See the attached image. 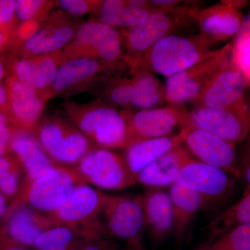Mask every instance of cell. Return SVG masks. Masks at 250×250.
Returning <instances> with one entry per match:
<instances>
[{
    "instance_id": "cell-1",
    "label": "cell",
    "mask_w": 250,
    "mask_h": 250,
    "mask_svg": "<svg viewBox=\"0 0 250 250\" xmlns=\"http://www.w3.org/2000/svg\"><path fill=\"white\" fill-rule=\"evenodd\" d=\"M67 119L80 129L97 149H126L132 143L123 110L102 100L87 103L62 104Z\"/></svg>"
},
{
    "instance_id": "cell-2",
    "label": "cell",
    "mask_w": 250,
    "mask_h": 250,
    "mask_svg": "<svg viewBox=\"0 0 250 250\" xmlns=\"http://www.w3.org/2000/svg\"><path fill=\"white\" fill-rule=\"evenodd\" d=\"M63 62L72 59H96L115 70L127 67L123 31L91 20L80 24L73 39L62 50Z\"/></svg>"
},
{
    "instance_id": "cell-3",
    "label": "cell",
    "mask_w": 250,
    "mask_h": 250,
    "mask_svg": "<svg viewBox=\"0 0 250 250\" xmlns=\"http://www.w3.org/2000/svg\"><path fill=\"white\" fill-rule=\"evenodd\" d=\"M213 44L200 34L166 36L153 46L134 72L146 70L167 78L213 55Z\"/></svg>"
},
{
    "instance_id": "cell-4",
    "label": "cell",
    "mask_w": 250,
    "mask_h": 250,
    "mask_svg": "<svg viewBox=\"0 0 250 250\" xmlns=\"http://www.w3.org/2000/svg\"><path fill=\"white\" fill-rule=\"evenodd\" d=\"M196 7L180 5L170 11H155L142 22L123 29L125 62L131 72L137 70L147 52L166 36L172 35L178 28L194 20Z\"/></svg>"
},
{
    "instance_id": "cell-5",
    "label": "cell",
    "mask_w": 250,
    "mask_h": 250,
    "mask_svg": "<svg viewBox=\"0 0 250 250\" xmlns=\"http://www.w3.org/2000/svg\"><path fill=\"white\" fill-rule=\"evenodd\" d=\"M33 133L54 166L58 167L73 168L95 149L69 119L56 116L42 118Z\"/></svg>"
},
{
    "instance_id": "cell-6",
    "label": "cell",
    "mask_w": 250,
    "mask_h": 250,
    "mask_svg": "<svg viewBox=\"0 0 250 250\" xmlns=\"http://www.w3.org/2000/svg\"><path fill=\"white\" fill-rule=\"evenodd\" d=\"M81 184H83L72 169L55 166L35 180H22L19 192L9 206L6 213L21 206L29 205L46 214L52 215Z\"/></svg>"
},
{
    "instance_id": "cell-7",
    "label": "cell",
    "mask_w": 250,
    "mask_h": 250,
    "mask_svg": "<svg viewBox=\"0 0 250 250\" xmlns=\"http://www.w3.org/2000/svg\"><path fill=\"white\" fill-rule=\"evenodd\" d=\"M72 169L82 184L98 189L120 190L136 184L124 156L109 149H93Z\"/></svg>"
},
{
    "instance_id": "cell-8",
    "label": "cell",
    "mask_w": 250,
    "mask_h": 250,
    "mask_svg": "<svg viewBox=\"0 0 250 250\" xmlns=\"http://www.w3.org/2000/svg\"><path fill=\"white\" fill-rule=\"evenodd\" d=\"M99 230L103 236L131 241L142 238L147 229L142 196H113L98 218Z\"/></svg>"
},
{
    "instance_id": "cell-9",
    "label": "cell",
    "mask_w": 250,
    "mask_h": 250,
    "mask_svg": "<svg viewBox=\"0 0 250 250\" xmlns=\"http://www.w3.org/2000/svg\"><path fill=\"white\" fill-rule=\"evenodd\" d=\"M233 42L216 49L213 55L187 70L167 77L165 85L166 101L171 106L190 103L202 93L230 55Z\"/></svg>"
},
{
    "instance_id": "cell-10",
    "label": "cell",
    "mask_w": 250,
    "mask_h": 250,
    "mask_svg": "<svg viewBox=\"0 0 250 250\" xmlns=\"http://www.w3.org/2000/svg\"><path fill=\"white\" fill-rule=\"evenodd\" d=\"M188 119L196 127L235 144L250 132V108L246 99L226 107H195L188 111Z\"/></svg>"
},
{
    "instance_id": "cell-11",
    "label": "cell",
    "mask_w": 250,
    "mask_h": 250,
    "mask_svg": "<svg viewBox=\"0 0 250 250\" xmlns=\"http://www.w3.org/2000/svg\"><path fill=\"white\" fill-rule=\"evenodd\" d=\"M179 134L186 149L196 160L222 169L234 177L241 176L235 143L196 127L188 119L181 126Z\"/></svg>"
},
{
    "instance_id": "cell-12",
    "label": "cell",
    "mask_w": 250,
    "mask_h": 250,
    "mask_svg": "<svg viewBox=\"0 0 250 250\" xmlns=\"http://www.w3.org/2000/svg\"><path fill=\"white\" fill-rule=\"evenodd\" d=\"M112 197L88 184H81L50 215L57 225L86 229L103 236L98 228V215Z\"/></svg>"
},
{
    "instance_id": "cell-13",
    "label": "cell",
    "mask_w": 250,
    "mask_h": 250,
    "mask_svg": "<svg viewBox=\"0 0 250 250\" xmlns=\"http://www.w3.org/2000/svg\"><path fill=\"white\" fill-rule=\"evenodd\" d=\"M123 111L129 125L132 143L170 136L188 119V111L183 106L169 105L165 107Z\"/></svg>"
},
{
    "instance_id": "cell-14",
    "label": "cell",
    "mask_w": 250,
    "mask_h": 250,
    "mask_svg": "<svg viewBox=\"0 0 250 250\" xmlns=\"http://www.w3.org/2000/svg\"><path fill=\"white\" fill-rule=\"evenodd\" d=\"M248 85L230 54L205 89L190 104L194 108L226 107L246 99L245 91Z\"/></svg>"
},
{
    "instance_id": "cell-15",
    "label": "cell",
    "mask_w": 250,
    "mask_h": 250,
    "mask_svg": "<svg viewBox=\"0 0 250 250\" xmlns=\"http://www.w3.org/2000/svg\"><path fill=\"white\" fill-rule=\"evenodd\" d=\"M177 183L201 195L206 207L223 201L233 187L232 177L228 172L195 159L184 166Z\"/></svg>"
},
{
    "instance_id": "cell-16",
    "label": "cell",
    "mask_w": 250,
    "mask_h": 250,
    "mask_svg": "<svg viewBox=\"0 0 250 250\" xmlns=\"http://www.w3.org/2000/svg\"><path fill=\"white\" fill-rule=\"evenodd\" d=\"M70 17L62 11L53 13L42 22L37 34L14 54L31 57L62 50L71 42L80 25Z\"/></svg>"
},
{
    "instance_id": "cell-17",
    "label": "cell",
    "mask_w": 250,
    "mask_h": 250,
    "mask_svg": "<svg viewBox=\"0 0 250 250\" xmlns=\"http://www.w3.org/2000/svg\"><path fill=\"white\" fill-rule=\"evenodd\" d=\"M115 70L96 59L79 58L65 61L59 67L47 100L58 95H72L83 91L100 80V75Z\"/></svg>"
},
{
    "instance_id": "cell-18",
    "label": "cell",
    "mask_w": 250,
    "mask_h": 250,
    "mask_svg": "<svg viewBox=\"0 0 250 250\" xmlns=\"http://www.w3.org/2000/svg\"><path fill=\"white\" fill-rule=\"evenodd\" d=\"M4 85L14 126L34 132L42 119L47 100L33 85L18 80L14 75L6 77Z\"/></svg>"
},
{
    "instance_id": "cell-19",
    "label": "cell",
    "mask_w": 250,
    "mask_h": 250,
    "mask_svg": "<svg viewBox=\"0 0 250 250\" xmlns=\"http://www.w3.org/2000/svg\"><path fill=\"white\" fill-rule=\"evenodd\" d=\"M9 62L10 75L33 85L47 101V93L63 60L62 50L31 57L9 56Z\"/></svg>"
},
{
    "instance_id": "cell-20",
    "label": "cell",
    "mask_w": 250,
    "mask_h": 250,
    "mask_svg": "<svg viewBox=\"0 0 250 250\" xmlns=\"http://www.w3.org/2000/svg\"><path fill=\"white\" fill-rule=\"evenodd\" d=\"M4 229L6 236L18 244L34 248L41 233L57 225L50 215L22 205L5 215Z\"/></svg>"
},
{
    "instance_id": "cell-21",
    "label": "cell",
    "mask_w": 250,
    "mask_h": 250,
    "mask_svg": "<svg viewBox=\"0 0 250 250\" xmlns=\"http://www.w3.org/2000/svg\"><path fill=\"white\" fill-rule=\"evenodd\" d=\"M244 17L240 10L221 2L198 9L195 21L200 34L213 42H223L235 37L243 22Z\"/></svg>"
},
{
    "instance_id": "cell-22",
    "label": "cell",
    "mask_w": 250,
    "mask_h": 250,
    "mask_svg": "<svg viewBox=\"0 0 250 250\" xmlns=\"http://www.w3.org/2000/svg\"><path fill=\"white\" fill-rule=\"evenodd\" d=\"M9 152L22 166L26 176L23 180L31 182L55 167L43 150L34 133L14 126Z\"/></svg>"
},
{
    "instance_id": "cell-23",
    "label": "cell",
    "mask_w": 250,
    "mask_h": 250,
    "mask_svg": "<svg viewBox=\"0 0 250 250\" xmlns=\"http://www.w3.org/2000/svg\"><path fill=\"white\" fill-rule=\"evenodd\" d=\"M147 229L155 244H160L174 232V216L169 192L149 188L142 196Z\"/></svg>"
},
{
    "instance_id": "cell-24",
    "label": "cell",
    "mask_w": 250,
    "mask_h": 250,
    "mask_svg": "<svg viewBox=\"0 0 250 250\" xmlns=\"http://www.w3.org/2000/svg\"><path fill=\"white\" fill-rule=\"evenodd\" d=\"M182 146L166 153L143 168L135 176L136 183L158 188L170 187L176 183L184 166L194 159Z\"/></svg>"
},
{
    "instance_id": "cell-25",
    "label": "cell",
    "mask_w": 250,
    "mask_h": 250,
    "mask_svg": "<svg viewBox=\"0 0 250 250\" xmlns=\"http://www.w3.org/2000/svg\"><path fill=\"white\" fill-rule=\"evenodd\" d=\"M155 11L151 1L144 0H105L102 1L97 20L116 28L134 27Z\"/></svg>"
},
{
    "instance_id": "cell-26",
    "label": "cell",
    "mask_w": 250,
    "mask_h": 250,
    "mask_svg": "<svg viewBox=\"0 0 250 250\" xmlns=\"http://www.w3.org/2000/svg\"><path fill=\"white\" fill-rule=\"evenodd\" d=\"M182 145V136L179 133L166 137L143 140L126 147L124 158L135 177L156 159Z\"/></svg>"
},
{
    "instance_id": "cell-27",
    "label": "cell",
    "mask_w": 250,
    "mask_h": 250,
    "mask_svg": "<svg viewBox=\"0 0 250 250\" xmlns=\"http://www.w3.org/2000/svg\"><path fill=\"white\" fill-rule=\"evenodd\" d=\"M168 192L173 210V233L177 240H183L198 212L205 208V202L201 195L177 182L170 186Z\"/></svg>"
},
{
    "instance_id": "cell-28",
    "label": "cell",
    "mask_w": 250,
    "mask_h": 250,
    "mask_svg": "<svg viewBox=\"0 0 250 250\" xmlns=\"http://www.w3.org/2000/svg\"><path fill=\"white\" fill-rule=\"evenodd\" d=\"M101 236L86 229L55 225L36 239V250H77L86 240Z\"/></svg>"
},
{
    "instance_id": "cell-29",
    "label": "cell",
    "mask_w": 250,
    "mask_h": 250,
    "mask_svg": "<svg viewBox=\"0 0 250 250\" xmlns=\"http://www.w3.org/2000/svg\"><path fill=\"white\" fill-rule=\"evenodd\" d=\"M132 75L131 109L157 108L166 102L165 86L153 72L139 70L133 72Z\"/></svg>"
},
{
    "instance_id": "cell-30",
    "label": "cell",
    "mask_w": 250,
    "mask_h": 250,
    "mask_svg": "<svg viewBox=\"0 0 250 250\" xmlns=\"http://www.w3.org/2000/svg\"><path fill=\"white\" fill-rule=\"evenodd\" d=\"M248 223H250V190H246L239 201L217 215L207 225V244L229 230Z\"/></svg>"
},
{
    "instance_id": "cell-31",
    "label": "cell",
    "mask_w": 250,
    "mask_h": 250,
    "mask_svg": "<svg viewBox=\"0 0 250 250\" xmlns=\"http://www.w3.org/2000/svg\"><path fill=\"white\" fill-rule=\"evenodd\" d=\"M132 95L131 79L120 77L106 83L103 92V99L100 100L115 108L132 110L131 106Z\"/></svg>"
},
{
    "instance_id": "cell-32",
    "label": "cell",
    "mask_w": 250,
    "mask_h": 250,
    "mask_svg": "<svg viewBox=\"0 0 250 250\" xmlns=\"http://www.w3.org/2000/svg\"><path fill=\"white\" fill-rule=\"evenodd\" d=\"M201 250H250V223L229 230Z\"/></svg>"
},
{
    "instance_id": "cell-33",
    "label": "cell",
    "mask_w": 250,
    "mask_h": 250,
    "mask_svg": "<svg viewBox=\"0 0 250 250\" xmlns=\"http://www.w3.org/2000/svg\"><path fill=\"white\" fill-rule=\"evenodd\" d=\"M55 2L47 0H15V18L21 22L30 21L43 22Z\"/></svg>"
},
{
    "instance_id": "cell-34",
    "label": "cell",
    "mask_w": 250,
    "mask_h": 250,
    "mask_svg": "<svg viewBox=\"0 0 250 250\" xmlns=\"http://www.w3.org/2000/svg\"><path fill=\"white\" fill-rule=\"evenodd\" d=\"M101 3L99 0H59L55 4L69 16L80 17L87 14L95 16Z\"/></svg>"
},
{
    "instance_id": "cell-35",
    "label": "cell",
    "mask_w": 250,
    "mask_h": 250,
    "mask_svg": "<svg viewBox=\"0 0 250 250\" xmlns=\"http://www.w3.org/2000/svg\"><path fill=\"white\" fill-rule=\"evenodd\" d=\"M42 22L37 21L21 22L16 25L11 35V48L14 52L32 39L39 31Z\"/></svg>"
},
{
    "instance_id": "cell-36",
    "label": "cell",
    "mask_w": 250,
    "mask_h": 250,
    "mask_svg": "<svg viewBox=\"0 0 250 250\" xmlns=\"http://www.w3.org/2000/svg\"><path fill=\"white\" fill-rule=\"evenodd\" d=\"M22 170L14 171L0 181V192L7 200L17 195L22 182H21Z\"/></svg>"
},
{
    "instance_id": "cell-37",
    "label": "cell",
    "mask_w": 250,
    "mask_h": 250,
    "mask_svg": "<svg viewBox=\"0 0 250 250\" xmlns=\"http://www.w3.org/2000/svg\"><path fill=\"white\" fill-rule=\"evenodd\" d=\"M232 48L238 52L250 51V14L244 18L241 28L232 41Z\"/></svg>"
},
{
    "instance_id": "cell-38",
    "label": "cell",
    "mask_w": 250,
    "mask_h": 250,
    "mask_svg": "<svg viewBox=\"0 0 250 250\" xmlns=\"http://www.w3.org/2000/svg\"><path fill=\"white\" fill-rule=\"evenodd\" d=\"M16 26L15 0H0V27L14 29Z\"/></svg>"
},
{
    "instance_id": "cell-39",
    "label": "cell",
    "mask_w": 250,
    "mask_h": 250,
    "mask_svg": "<svg viewBox=\"0 0 250 250\" xmlns=\"http://www.w3.org/2000/svg\"><path fill=\"white\" fill-rule=\"evenodd\" d=\"M77 250H123L116 243L102 236H95L83 242Z\"/></svg>"
},
{
    "instance_id": "cell-40",
    "label": "cell",
    "mask_w": 250,
    "mask_h": 250,
    "mask_svg": "<svg viewBox=\"0 0 250 250\" xmlns=\"http://www.w3.org/2000/svg\"><path fill=\"white\" fill-rule=\"evenodd\" d=\"M233 46V45H232ZM231 57L233 62L243 74L250 85V51L238 52L231 49Z\"/></svg>"
},
{
    "instance_id": "cell-41",
    "label": "cell",
    "mask_w": 250,
    "mask_h": 250,
    "mask_svg": "<svg viewBox=\"0 0 250 250\" xmlns=\"http://www.w3.org/2000/svg\"><path fill=\"white\" fill-rule=\"evenodd\" d=\"M22 170V166L14 157L6 154L0 157V181L14 171Z\"/></svg>"
},
{
    "instance_id": "cell-42",
    "label": "cell",
    "mask_w": 250,
    "mask_h": 250,
    "mask_svg": "<svg viewBox=\"0 0 250 250\" xmlns=\"http://www.w3.org/2000/svg\"><path fill=\"white\" fill-rule=\"evenodd\" d=\"M239 167L241 176H243L248 188L247 190H250V139L247 141L243 153H242Z\"/></svg>"
},
{
    "instance_id": "cell-43",
    "label": "cell",
    "mask_w": 250,
    "mask_h": 250,
    "mask_svg": "<svg viewBox=\"0 0 250 250\" xmlns=\"http://www.w3.org/2000/svg\"><path fill=\"white\" fill-rule=\"evenodd\" d=\"M14 125L0 127V157L9 152L10 143L13 136Z\"/></svg>"
},
{
    "instance_id": "cell-44",
    "label": "cell",
    "mask_w": 250,
    "mask_h": 250,
    "mask_svg": "<svg viewBox=\"0 0 250 250\" xmlns=\"http://www.w3.org/2000/svg\"><path fill=\"white\" fill-rule=\"evenodd\" d=\"M0 112L9 119L11 125H14L7 90L4 84H3L1 82H0Z\"/></svg>"
},
{
    "instance_id": "cell-45",
    "label": "cell",
    "mask_w": 250,
    "mask_h": 250,
    "mask_svg": "<svg viewBox=\"0 0 250 250\" xmlns=\"http://www.w3.org/2000/svg\"><path fill=\"white\" fill-rule=\"evenodd\" d=\"M14 29L0 27V56L2 55L6 49L11 48V34Z\"/></svg>"
},
{
    "instance_id": "cell-46",
    "label": "cell",
    "mask_w": 250,
    "mask_h": 250,
    "mask_svg": "<svg viewBox=\"0 0 250 250\" xmlns=\"http://www.w3.org/2000/svg\"><path fill=\"white\" fill-rule=\"evenodd\" d=\"M0 250H36L34 248H28V247L18 244L16 242L13 241L9 238H6L0 246Z\"/></svg>"
},
{
    "instance_id": "cell-47",
    "label": "cell",
    "mask_w": 250,
    "mask_h": 250,
    "mask_svg": "<svg viewBox=\"0 0 250 250\" xmlns=\"http://www.w3.org/2000/svg\"><path fill=\"white\" fill-rule=\"evenodd\" d=\"M10 75L9 57L0 56V82Z\"/></svg>"
},
{
    "instance_id": "cell-48",
    "label": "cell",
    "mask_w": 250,
    "mask_h": 250,
    "mask_svg": "<svg viewBox=\"0 0 250 250\" xmlns=\"http://www.w3.org/2000/svg\"><path fill=\"white\" fill-rule=\"evenodd\" d=\"M221 2L238 10L242 9L248 4V1H243V0H223Z\"/></svg>"
},
{
    "instance_id": "cell-49",
    "label": "cell",
    "mask_w": 250,
    "mask_h": 250,
    "mask_svg": "<svg viewBox=\"0 0 250 250\" xmlns=\"http://www.w3.org/2000/svg\"><path fill=\"white\" fill-rule=\"evenodd\" d=\"M127 243V246L123 250H147L143 246L142 238Z\"/></svg>"
},
{
    "instance_id": "cell-50",
    "label": "cell",
    "mask_w": 250,
    "mask_h": 250,
    "mask_svg": "<svg viewBox=\"0 0 250 250\" xmlns=\"http://www.w3.org/2000/svg\"><path fill=\"white\" fill-rule=\"evenodd\" d=\"M8 200L6 197L0 192V218H4L6 214L9 206H7Z\"/></svg>"
},
{
    "instance_id": "cell-51",
    "label": "cell",
    "mask_w": 250,
    "mask_h": 250,
    "mask_svg": "<svg viewBox=\"0 0 250 250\" xmlns=\"http://www.w3.org/2000/svg\"><path fill=\"white\" fill-rule=\"evenodd\" d=\"M8 125H11L9 119H8L3 113L0 112V127H1V126H8Z\"/></svg>"
},
{
    "instance_id": "cell-52",
    "label": "cell",
    "mask_w": 250,
    "mask_h": 250,
    "mask_svg": "<svg viewBox=\"0 0 250 250\" xmlns=\"http://www.w3.org/2000/svg\"><path fill=\"white\" fill-rule=\"evenodd\" d=\"M6 238H7V236H6V233H5L4 229L3 228V227L2 228H0V246L2 245Z\"/></svg>"
},
{
    "instance_id": "cell-53",
    "label": "cell",
    "mask_w": 250,
    "mask_h": 250,
    "mask_svg": "<svg viewBox=\"0 0 250 250\" xmlns=\"http://www.w3.org/2000/svg\"><path fill=\"white\" fill-rule=\"evenodd\" d=\"M201 250V249H200V250Z\"/></svg>"
},
{
    "instance_id": "cell-54",
    "label": "cell",
    "mask_w": 250,
    "mask_h": 250,
    "mask_svg": "<svg viewBox=\"0 0 250 250\" xmlns=\"http://www.w3.org/2000/svg\"></svg>"
}]
</instances>
